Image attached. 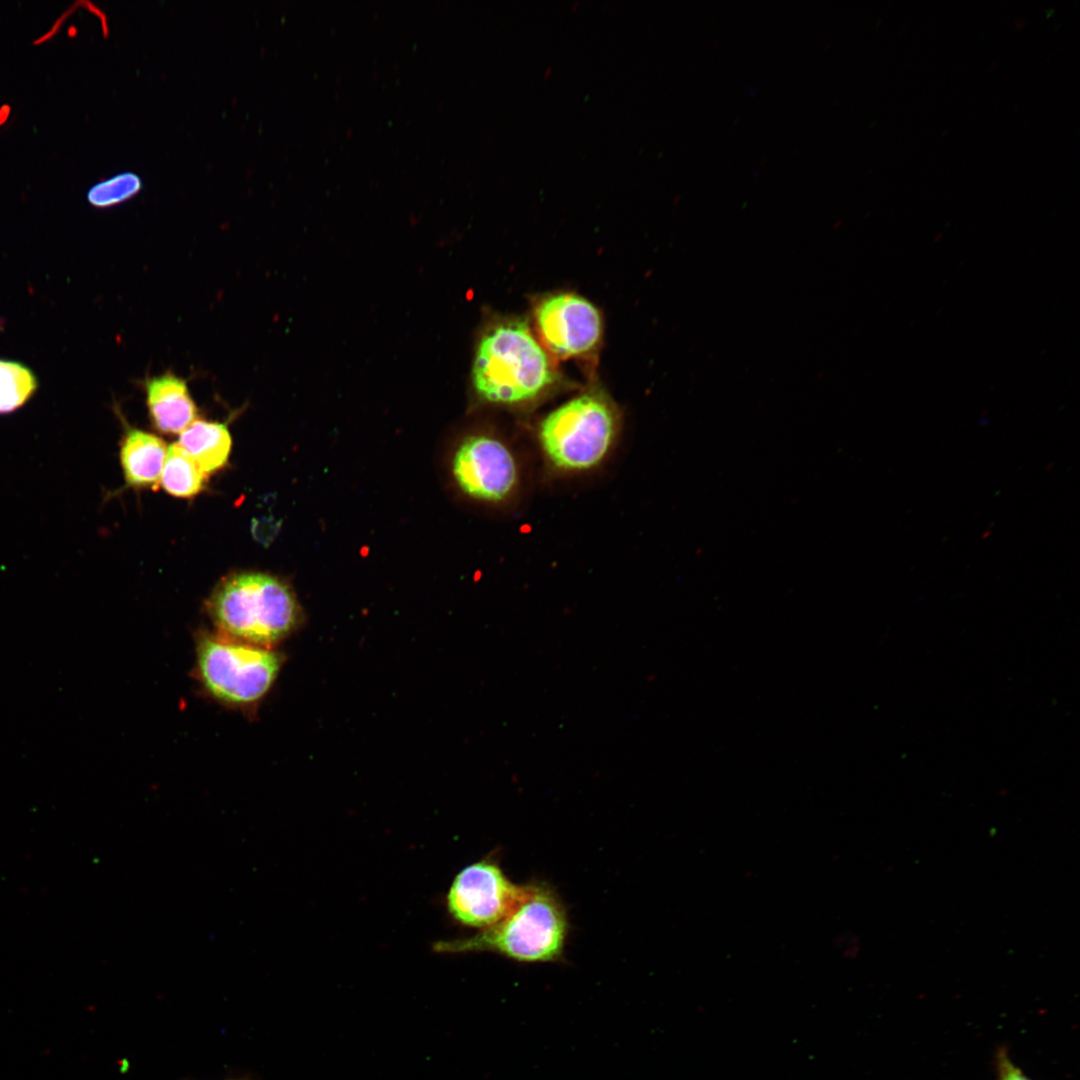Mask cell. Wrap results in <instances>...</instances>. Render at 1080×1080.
I'll list each match as a JSON object with an SVG mask.
<instances>
[{
  "label": "cell",
  "instance_id": "6",
  "mask_svg": "<svg viewBox=\"0 0 1080 1080\" xmlns=\"http://www.w3.org/2000/svg\"><path fill=\"white\" fill-rule=\"evenodd\" d=\"M522 885H516L494 862L483 860L461 870L448 892L447 906L463 925L489 928L502 920L517 902Z\"/></svg>",
  "mask_w": 1080,
  "mask_h": 1080
},
{
  "label": "cell",
  "instance_id": "5",
  "mask_svg": "<svg viewBox=\"0 0 1080 1080\" xmlns=\"http://www.w3.org/2000/svg\"><path fill=\"white\" fill-rule=\"evenodd\" d=\"M196 673L206 692L217 701L248 707L258 703L275 681L281 664L280 654L228 639L219 634L200 632L196 638Z\"/></svg>",
  "mask_w": 1080,
  "mask_h": 1080
},
{
  "label": "cell",
  "instance_id": "10",
  "mask_svg": "<svg viewBox=\"0 0 1080 1080\" xmlns=\"http://www.w3.org/2000/svg\"><path fill=\"white\" fill-rule=\"evenodd\" d=\"M167 448L158 436L127 427L120 443V462L127 484L157 488Z\"/></svg>",
  "mask_w": 1080,
  "mask_h": 1080
},
{
  "label": "cell",
  "instance_id": "14",
  "mask_svg": "<svg viewBox=\"0 0 1080 1080\" xmlns=\"http://www.w3.org/2000/svg\"><path fill=\"white\" fill-rule=\"evenodd\" d=\"M143 187L142 179L134 172H121L95 183L86 194L88 203L99 209L121 204L135 195Z\"/></svg>",
  "mask_w": 1080,
  "mask_h": 1080
},
{
  "label": "cell",
  "instance_id": "7",
  "mask_svg": "<svg viewBox=\"0 0 1080 1080\" xmlns=\"http://www.w3.org/2000/svg\"><path fill=\"white\" fill-rule=\"evenodd\" d=\"M452 470L465 494L488 502L508 498L519 480L514 454L502 441L487 435L466 438L454 455Z\"/></svg>",
  "mask_w": 1080,
  "mask_h": 1080
},
{
  "label": "cell",
  "instance_id": "2",
  "mask_svg": "<svg viewBox=\"0 0 1080 1080\" xmlns=\"http://www.w3.org/2000/svg\"><path fill=\"white\" fill-rule=\"evenodd\" d=\"M567 932L566 910L557 894L543 884H527L502 920L472 937L438 942L434 949L487 951L519 962H551L562 955Z\"/></svg>",
  "mask_w": 1080,
  "mask_h": 1080
},
{
  "label": "cell",
  "instance_id": "13",
  "mask_svg": "<svg viewBox=\"0 0 1080 1080\" xmlns=\"http://www.w3.org/2000/svg\"><path fill=\"white\" fill-rule=\"evenodd\" d=\"M38 380L21 362L0 359V416L23 407L36 393Z\"/></svg>",
  "mask_w": 1080,
  "mask_h": 1080
},
{
  "label": "cell",
  "instance_id": "1",
  "mask_svg": "<svg viewBox=\"0 0 1080 1080\" xmlns=\"http://www.w3.org/2000/svg\"><path fill=\"white\" fill-rule=\"evenodd\" d=\"M206 610L217 634L269 649L286 638L300 618L290 588L277 577L259 572L224 578L210 594Z\"/></svg>",
  "mask_w": 1080,
  "mask_h": 1080
},
{
  "label": "cell",
  "instance_id": "11",
  "mask_svg": "<svg viewBox=\"0 0 1080 1080\" xmlns=\"http://www.w3.org/2000/svg\"><path fill=\"white\" fill-rule=\"evenodd\" d=\"M178 444L208 475L225 466L232 439L224 423L196 419L180 433Z\"/></svg>",
  "mask_w": 1080,
  "mask_h": 1080
},
{
  "label": "cell",
  "instance_id": "15",
  "mask_svg": "<svg viewBox=\"0 0 1080 1080\" xmlns=\"http://www.w3.org/2000/svg\"><path fill=\"white\" fill-rule=\"evenodd\" d=\"M997 1080H1031L1013 1064L1005 1051L997 1055Z\"/></svg>",
  "mask_w": 1080,
  "mask_h": 1080
},
{
  "label": "cell",
  "instance_id": "3",
  "mask_svg": "<svg viewBox=\"0 0 1080 1080\" xmlns=\"http://www.w3.org/2000/svg\"><path fill=\"white\" fill-rule=\"evenodd\" d=\"M547 353L521 321L495 325L482 336L472 381L485 401L513 405L531 401L555 381Z\"/></svg>",
  "mask_w": 1080,
  "mask_h": 1080
},
{
  "label": "cell",
  "instance_id": "12",
  "mask_svg": "<svg viewBox=\"0 0 1080 1080\" xmlns=\"http://www.w3.org/2000/svg\"><path fill=\"white\" fill-rule=\"evenodd\" d=\"M205 474L194 460L177 444L167 448L160 483L172 496L190 498L204 488Z\"/></svg>",
  "mask_w": 1080,
  "mask_h": 1080
},
{
  "label": "cell",
  "instance_id": "16",
  "mask_svg": "<svg viewBox=\"0 0 1080 1080\" xmlns=\"http://www.w3.org/2000/svg\"><path fill=\"white\" fill-rule=\"evenodd\" d=\"M232 1080H246V1079H232Z\"/></svg>",
  "mask_w": 1080,
  "mask_h": 1080
},
{
  "label": "cell",
  "instance_id": "4",
  "mask_svg": "<svg viewBox=\"0 0 1080 1080\" xmlns=\"http://www.w3.org/2000/svg\"><path fill=\"white\" fill-rule=\"evenodd\" d=\"M618 428L614 408L599 392L582 393L541 421L538 439L547 460L568 472L598 466L611 450Z\"/></svg>",
  "mask_w": 1080,
  "mask_h": 1080
},
{
  "label": "cell",
  "instance_id": "9",
  "mask_svg": "<svg viewBox=\"0 0 1080 1080\" xmlns=\"http://www.w3.org/2000/svg\"><path fill=\"white\" fill-rule=\"evenodd\" d=\"M146 404L155 428L181 433L197 417V407L184 379L170 371L144 382Z\"/></svg>",
  "mask_w": 1080,
  "mask_h": 1080
},
{
  "label": "cell",
  "instance_id": "8",
  "mask_svg": "<svg viewBox=\"0 0 1080 1080\" xmlns=\"http://www.w3.org/2000/svg\"><path fill=\"white\" fill-rule=\"evenodd\" d=\"M535 320L544 345L562 359L589 352L601 336L602 323L597 308L587 299L571 293L543 299L536 308Z\"/></svg>",
  "mask_w": 1080,
  "mask_h": 1080
}]
</instances>
